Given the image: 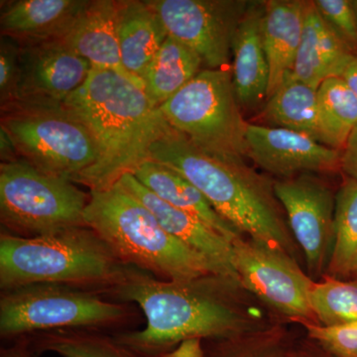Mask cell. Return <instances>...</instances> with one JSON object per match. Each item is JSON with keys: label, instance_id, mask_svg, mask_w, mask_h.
<instances>
[{"label": "cell", "instance_id": "1", "mask_svg": "<svg viewBox=\"0 0 357 357\" xmlns=\"http://www.w3.org/2000/svg\"><path fill=\"white\" fill-rule=\"evenodd\" d=\"M243 289L218 275L166 281L129 267L116 286L105 291L115 302L133 303L146 317L140 331L115 333L121 344L145 357H160L190 338L220 340L257 330L243 311L236 291Z\"/></svg>", "mask_w": 357, "mask_h": 357}, {"label": "cell", "instance_id": "2", "mask_svg": "<svg viewBox=\"0 0 357 357\" xmlns=\"http://www.w3.org/2000/svg\"><path fill=\"white\" fill-rule=\"evenodd\" d=\"M147 160L184 176L241 234L296 259L299 246L275 195L274 182L244 159L208 153L171 128L150 146Z\"/></svg>", "mask_w": 357, "mask_h": 357}, {"label": "cell", "instance_id": "3", "mask_svg": "<svg viewBox=\"0 0 357 357\" xmlns=\"http://www.w3.org/2000/svg\"><path fill=\"white\" fill-rule=\"evenodd\" d=\"M64 105L86 124L96 144L98 162L73 182L93 190L112 187L146 161L152 144L170 130L144 89L109 70L93 69Z\"/></svg>", "mask_w": 357, "mask_h": 357}, {"label": "cell", "instance_id": "4", "mask_svg": "<svg viewBox=\"0 0 357 357\" xmlns=\"http://www.w3.org/2000/svg\"><path fill=\"white\" fill-rule=\"evenodd\" d=\"M84 220L128 266L166 281L218 275L203 256L164 229L153 213L119 183L89 191Z\"/></svg>", "mask_w": 357, "mask_h": 357}, {"label": "cell", "instance_id": "5", "mask_svg": "<svg viewBox=\"0 0 357 357\" xmlns=\"http://www.w3.org/2000/svg\"><path fill=\"white\" fill-rule=\"evenodd\" d=\"M123 264L89 227L38 237L0 236V288L61 284L77 288L114 287L126 277Z\"/></svg>", "mask_w": 357, "mask_h": 357}, {"label": "cell", "instance_id": "6", "mask_svg": "<svg viewBox=\"0 0 357 357\" xmlns=\"http://www.w3.org/2000/svg\"><path fill=\"white\" fill-rule=\"evenodd\" d=\"M91 291L61 284L2 291L0 335L20 340L53 331H96L124 323L132 314L126 303L107 300Z\"/></svg>", "mask_w": 357, "mask_h": 357}, {"label": "cell", "instance_id": "7", "mask_svg": "<svg viewBox=\"0 0 357 357\" xmlns=\"http://www.w3.org/2000/svg\"><path fill=\"white\" fill-rule=\"evenodd\" d=\"M171 128L208 153L248 158L243 109L231 69H204L159 107Z\"/></svg>", "mask_w": 357, "mask_h": 357}, {"label": "cell", "instance_id": "8", "mask_svg": "<svg viewBox=\"0 0 357 357\" xmlns=\"http://www.w3.org/2000/svg\"><path fill=\"white\" fill-rule=\"evenodd\" d=\"M89 192L68 178L44 172L20 159L0 164V220L21 237L86 227Z\"/></svg>", "mask_w": 357, "mask_h": 357}, {"label": "cell", "instance_id": "9", "mask_svg": "<svg viewBox=\"0 0 357 357\" xmlns=\"http://www.w3.org/2000/svg\"><path fill=\"white\" fill-rule=\"evenodd\" d=\"M0 126L10 134L20 159L72 182L100 156L93 134L64 103H15L1 109Z\"/></svg>", "mask_w": 357, "mask_h": 357}, {"label": "cell", "instance_id": "10", "mask_svg": "<svg viewBox=\"0 0 357 357\" xmlns=\"http://www.w3.org/2000/svg\"><path fill=\"white\" fill-rule=\"evenodd\" d=\"M234 267L241 286L279 314L303 324H317L310 293L314 282L287 253L241 237L234 243Z\"/></svg>", "mask_w": 357, "mask_h": 357}, {"label": "cell", "instance_id": "11", "mask_svg": "<svg viewBox=\"0 0 357 357\" xmlns=\"http://www.w3.org/2000/svg\"><path fill=\"white\" fill-rule=\"evenodd\" d=\"M168 35L196 52L206 69L229 68L232 43L249 1L148 0Z\"/></svg>", "mask_w": 357, "mask_h": 357}, {"label": "cell", "instance_id": "12", "mask_svg": "<svg viewBox=\"0 0 357 357\" xmlns=\"http://www.w3.org/2000/svg\"><path fill=\"white\" fill-rule=\"evenodd\" d=\"M274 192L306 258L310 277L328 269L335 243V196L312 174L275 181Z\"/></svg>", "mask_w": 357, "mask_h": 357}, {"label": "cell", "instance_id": "13", "mask_svg": "<svg viewBox=\"0 0 357 357\" xmlns=\"http://www.w3.org/2000/svg\"><path fill=\"white\" fill-rule=\"evenodd\" d=\"M16 102L63 105L88 79L91 66L64 40L20 43Z\"/></svg>", "mask_w": 357, "mask_h": 357}, {"label": "cell", "instance_id": "14", "mask_svg": "<svg viewBox=\"0 0 357 357\" xmlns=\"http://www.w3.org/2000/svg\"><path fill=\"white\" fill-rule=\"evenodd\" d=\"M246 146L248 158L281 178L340 169L342 151L290 129L248 123Z\"/></svg>", "mask_w": 357, "mask_h": 357}, {"label": "cell", "instance_id": "15", "mask_svg": "<svg viewBox=\"0 0 357 357\" xmlns=\"http://www.w3.org/2000/svg\"><path fill=\"white\" fill-rule=\"evenodd\" d=\"M117 183L144 204L169 234L203 256L218 276L243 287L234 267V245L227 237L199 218L162 201L131 173L122 176Z\"/></svg>", "mask_w": 357, "mask_h": 357}, {"label": "cell", "instance_id": "16", "mask_svg": "<svg viewBox=\"0 0 357 357\" xmlns=\"http://www.w3.org/2000/svg\"><path fill=\"white\" fill-rule=\"evenodd\" d=\"M265 1H249L232 43V83L241 109L250 112L266 102L269 66L263 44Z\"/></svg>", "mask_w": 357, "mask_h": 357}, {"label": "cell", "instance_id": "17", "mask_svg": "<svg viewBox=\"0 0 357 357\" xmlns=\"http://www.w3.org/2000/svg\"><path fill=\"white\" fill-rule=\"evenodd\" d=\"M89 0H13L1 1V35L27 42L63 40Z\"/></svg>", "mask_w": 357, "mask_h": 357}, {"label": "cell", "instance_id": "18", "mask_svg": "<svg viewBox=\"0 0 357 357\" xmlns=\"http://www.w3.org/2000/svg\"><path fill=\"white\" fill-rule=\"evenodd\" d=\"M117 0H89L64 42L93 69L119 73L144 89L121 62L116 30Z\"/></svg>", "mask_w": 357, "mask_h": 357}, {"label": "cell", "instance_id": "19", "mask_svg": "<svg viewBox=\"0 0 357 357\" xmlns=\"http://www.w3.org/2000/svg\"><path fill=\"white\" fill-rule=\"evenodd\" d=\"M307 3L303 0L265 1L262 31L269 66L267 98L293 74L302 39Z\"/></svg>", "mask_w": 357, "mask_h": 357}, {"label": "cell", "instance_id": "20", "mask_svg": "<svg viewBox=\"0 0 357 357\" xmlns=\"http://www.w3.org/2000/svg\"><path fill=\"white\" fill-rule=\"evenodd\" d=\"M116 30L122 65L142 81L168 37L163 20L148 0H117Z\"/></svg>", "mask_w": 357, "mask_h": 357}, {"label": "cell", "instance_id": "21", "mask_svg": "<svg viewBox=\"0 0 357 357\" xmlns=\"http://www.w3.org/2000/svg\"><path fill=\"white\" fill-rule=\"evenodd\" d=\"M352 56L356 55L326 24L314 1H307L293 76L319 89L328 77H338Z\"/></svg>", "mask_w": 357, "mask_h": 357}, {"label": "cell", "instance_id": "22", "mask_svg": "<svg viewBox=\"0 0 357 357\" xmlns=\"http://www.w3.org/2000/svg\"><path fill=\"white\" fill-rule=\"evenodd\" d=\"M131 174L162 201L199 218L227 237L230 243H234L236 239L243 237L236 227L218 215L208 199L189 180L173 169L146 160Z\"/></svg>", "mask_w": 357, "mask_h": 357}, {"label": "cell", "instance_id": "23", "mask_svg": "<svg viewBox=\"0 0 357 357\" xmlns=\"http://www.w3.org/2000/svg\"><path fill=\"white\" fill-rule=\"evenodd\" d=\"M203 66L196 52L168 35L142 77L145 93L154 107H160L187 86Z\"/></svg>", "mask_w": 357, "mask_h": 357}, {"label": "cell", "instance_id": "24", "mask_svg": "<svg viewBox=\"0 0 357 357\" xmlns=\"http://www.w3.org/2000/svg\"><path fill=\"white\" fill-rule=\"evenodd\" d=\"M263 126L298 131L319 142L318 89L289 76L267 98L260 114Z\"/></svg>", "mask_w": 357, "mask_h": 357}, {"label": "cell", "instance_id": "25", "mask_svg": "<svg viewBox=\"0 0 357 357\" xmlns=\"http://www.w3.org/2000/svg\"><path fill=\"white\" fill-rule=\"evenodd\" d=\"M319 141L342 151L357 126V100L340 77L325 79L318 89Z\"/></svg>", "mask_w": 357, "mask_h": 357}, {"label": "cell", "instance_id": "26", "mask_svg": "<svg viewBox=\"0 0 357 357\" xmlns=\"http://www.w3.org/2000/svg\"><path fill=\"white\" fill-rule=\"evenodd\" d=\"M37 354L61 357H145L121 344L114 335L93 330H61L36 333L28 340Z\"/></svg>", "mask_w": 357, "mask_h": 357}, {"label": "cell", "instance_id": "27", "mask_svg": "<svg viewBox=\"0 0 357 357\" xmlns=\"http://www.w3.org/2000/svg\"><path fill=\"white\" fill-rule=\"evenodd\" d=\"M357 264V181L347 178L335 195V243L328 276L342 279L354 274Z\"/></svg>", "mask_w": 357, "mask_h": 357}, {"label": "cell", "instance_id": "28", "mask_svg": "<svg viewBox=\"0 0 357 357\" xmlns=\"http://www.w3.org/2000/svg\"><path fill=\"white\" fill-rule=\"evenodd\" d=\"M310 302L319 325L337 326L357 321V282L325 276L314 282Z\"/></svg>", "mask_w": 357, "mask_h": 357}, {"label": "cell", "instance_id": "29", "mask_svg": "<svg viewBox=\"0 0 357 357\" xmlns=\"http://www.w3.org/2000/svg\"><path fill=\"white\" fill-rule=\"evenodd\" d=\"M211 342L206 349V357H298V349L279 326Z\"/></svg>", "mask_w": 357, "mask_h": 357}, {"label": "cell", "instance_id": "30", "mask_svg": "<svg viewBox=\"0 0 357 357\" xmlns=\"http://www.w3.org/2000/svg\"><path fill=\"white\" fill-rule=\"evenodd\" d=\"M314 6L354 55L357 56V13L349 0H316Z\"/></svg>", "mask_w": 357, "mask_h": 357}, {"label": "cell", "instance_id": "31", "mask_svg": "<svg viewBox=\"0 0 357 357\" xmlns=\"http://www.w3.org/2000/svg\"><path fill=\"white\" fill-rule=\"evenodd\" d=\"M304 326L309 337L330 356L357 357V321L337 326H324L317 324Z\"/></svg>", "mask_w": 357, "mask_h": 357}, {"label": "cell", "instance_id": "32", "mask_svg": "<svg viewBox=\"0 0 357 357\" xmlns=\"http://www.w3.org/2000/svg\"><path fill=\"white\" fill-rule=\"evenodd\" d=\"M20 43L11 37H0V109L16 102L20 79Z\"/></svg>", "mask_w": 357, "mask_h": 357}, {"label": "cell", "instance_id": "33", "mask_svg": "<svg viewBox=\"0 0 357 357\" xmlns=\"http://www.w3.org/2000/svg\"><path fill=\"white\" fill-rule=\"evenodd\" d=\"M340 169L347 174V178L357 181V126L342 151Z\"/></svg>", "mask_w": 357, "mask_h": 357}, {"label": "cell", "instance_id": "34", "mask_svg": "<svg viewBox=\"0 0 357 357\" xmlns=\"http://www.w3.org/2000/svg\"><path fill=\"white\" fill-rule=\"evenodd\" d=\"M160 357H206V349L201 338L183 340L177 347Z\"/></svg>", "mask_w": 357, "mask_h": 357}, {"label": "cell", "instance_id": "35", "mask_svg": "<svg viewBox=\"0 0 357 357\" xmlns=\"http://www.w3.org/2000/svg\"><path fill=\"white\" fill-rule=\"evenodd\" d=\"M0 157H1V163L17 161L20 159L13 137L2 126H0Z\"/></svg>", "mask_w": 357, "mask_h": 357}, {"label": "cell", "instance_id": "36", "mask_svg": "<svg viewBox=\"0 0 357 357\" xmlns=\"http://www.w3.org/2000/svg\"><path fill=\"white\" fill-rule=\"evenodd\" d=\"M0 357H36V354L32 351L28 340L22 337L10 347H2Z\"/></svg>", "mask_w": 357, "mask_h": 357}, {"label": "cell", "instance_id": "37", "mask_svg": "<svg viewBox=\"0 0 357 357\" xmlns=\"http://www.w3.org/2000/svg\"><path fill=\"white\" fill-rule=\"evenodd\" d=\"M338 77L342 79L351 89L357 100V56H352L342 68Z\"/></svg>", "mask_w": 357, "mask_h": 357}, {"label": "cell", "instance_id": "38", "mask_svg": "<svg viewBox=\"0 0 357 357\" xmlns=\"http://www.w3.org/2000/svg\"><path fill=\"white\" fill-rule=\"evenodd\" d=\"M298 357H333L316 344L298 349Z\"/></svg>", "mask_w": 357, "mask_h": 357}, {"label": "cell", "instance_id": "39", "mask_svg": "<svg viewBox=\"0 0 357 357\" xmlns=\"http://www.w3.org/2000/svg\"><path fill=\"white\" fill-rule=\"evenodd\" d=\"M354 6H356V13H357V1H354Z\"/></svg>", "mask_w": 357, "mask_h": 357}, {"label": "cell", "instance_id": "40", "mask_svg": "<svg viewBox=\"0 0 357 357\" xmlns=\"http://www.w3.org/2000/svg\"><path fill=\"white\" fill-rule=\"evenodd\" d=\"M354 274L357 275V264H356V271H354Z\"/></svg>", "mask_w": 357, "mask_h": 357}]
</instances>
